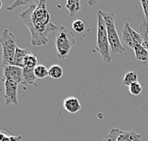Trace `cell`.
Returning a JSON list of instances; mask_svg holds the SVG:
<instances>
[{
  "label": "cell",
  "instance_id": "obj_1",
  "mask_svg": "<svg viewBox=\"0 0 148 141\" xmlns=\"http://www.w3.org/2000/svg\"><path fill=\"white\" fill-rule=\"evenodd\" d=\"M20 18L29 30L31 44L35 46L46 45L49 34L58 30L56 25L50 21V14L44 0H39L38 3L28 7L20 14Z\"/></svg>",
  "mask_w": 148,
  "mask_h": 141
},
{
  "label": "cell",
  "instance_id": "obj_2",
  "mask_svg": "<svg viewBox=\"0 0 148 141\" xmlns=\"http://www.w3.org/2000/svg\"><path fill=\"white\" fill-rule=\"evenodd\" d=\"M96 48L95 51L98 52L104 63L110 64L112 59H111L110 55V45L109 41V37H108V32L105 21L103 19L102 15L97 12V34H96Z\"/></svg>",
  "mask_w": 148,
  "mask_h": 141
},
{
  "label": "cell",
  "instance_id": "obj_3",
  "mask_svg": "<svg viewBox=\"0 0 148 141\" xmlns=\"http://www.w3.org/2000/svg\"><path fill=\"white\" fill-rule=\"evenodd\" d=\"M75 44L74 32L65 27H60L58 30L55 46L57 49V56L60 60L66 59L69 55L72 48Z\"/></svg>",
  "mask_w": 148,
  "mask_h": 141
},
{
  "label": "cell",
  "instance_id": "obj_4",
  "mask_svg": "<svg viewBox=\"0 0 148 141\" xmlns=\"http://www.w3.org/2000/svg\"><path fill=\"white\" fill-rule=\"evenodd\" d=\"M99 12L102 15L103 19L105 21L108 32V37H109L111 52L114 54H120L124 53L125 51V48L123 46L121 39L119 38V35L117 33L116 27H115V16L113 12H105L102 10H99Z\"/></svg>",
  "mask_w": 148,
  "mask_h": 141
},
{
  "label": "cell",
  "instance_id": "obj_5",
  "mask_svg": "<svg viewBox=\"0 0 148 141\" xmlns=\"http://www.w3.org/2000/svg\"><path fill=\"white\" fill-rule=\"evenodd\" d=\"M2 46V66H12L13 58L17 48L15 36L9 28H4L0 37Z\"/></svg>",
  "mask_w": 148,
  "mask_h": 141
},
{
  "label": "cell",
  "instance_id": "obj_6",
  "mask_svg": "<svg viewBox=\"0 0 148 141\" xmlns=\"http://www.w3.org/2000/svg\"><path fill=\"white\" fill-rule=\"evenodd\" d=\"M123 41L125 44L134 49L135 46L137 45H143V37L140 34V32L135 31L133 28L130 27L129 23H125L124 28H123Z\"/></svg>",
  "mask_w": 148,
  "mask_h": 141
},
{
  "label": "cell",
  "instance_id": "obj_7",
  "mask_svg": "<svg viewBox=\"0 0 148 141\" xmlns=\"http://www.w3.org/2000/svg\"><path fill=\"white\" fill-rule=\"evenodd\" d=\"M3 81H10L24 85L23 81V68L15 66H3Z\"/></svg>",
  "mask_w": 148,
  "mask_h": 141
},
{
  "label": "cell",
  "instance_id": "obj_8",
  "mask_svg": "<svg viewBox=\"0 0 148 141\" xmlns=\"http://www.w3.org/2000/svg\"><path fill=\"white\" fill-rule=\"evenodd\" d=\"M5 85V94L4 99L6 105H10V104H14V105L18 106L19 102H18V84L10 81L4 82Z\"/></svg>",
  "mask_w": 148,
  "mask_h": 141
},
{
  "label": "cell",
  "instance_id": "obj_9",
  "mask_svg": "<svg viewBox=\"0 0 148 141\" xmlns=\"http://www.w3.org/2000/svg\"><path fill=\"white\" fill-rule=\"evenodd\" d=\"M63 108L64 110L67 111L70 114H75L81 110V103L78 100L77 97H70L63 102Z\"/></svg>",
  "mask_w": 148,
  "mask_h": 141
},
{
  "label": "cell",
  "instance_id": "obj_10",
  "mask_svg": "<svg viewBox=\"0 0 148 141\" xmlns=\"http://www.w3.org/2000/svg\"><path fill=\"white\" fill-rule=\"evenodd\" d=\"M31 51L27 48H20L17 46L16 51H15V55L13 58V62H12V66H19L21 68L24 67V60L27 54H29Z\"/></svg>",
  "mask_w": 148,
  "mask_h": 141
},
{
  "label": "cell",
  "instance_id": "obj_11",
  "mask_svg": "<svg viewBox=\"0 0 148 141\" xmlns=\"http://www.w3.org/2000/svg\"><path fill=\"white\" fill-rule=\"evenodd\" d=\"M37 78L34 74V69L31 68L24 67L23 68V81L24 85H34L35 87L37 86Z\"/></svg>",
  "mask_w": 148,
  "mask_h": 141
},
{
  "label": "cell",
  "instance_id": "obj_12",
  "mask_svg": "<svg viewBox=\"0 0 148 141\" xmlns=\"http://www.w3.org/2000/svg\"><path fill=\"white\" fill-rule=\"evenodd\" d=\"M142 136L134 131L123 132L119 135L117 141H140Z\"/></svg>",
  "mask_w": 148,
  "mask_h": 141
},
{
  "label": "cell",
  "instance_id": "obj_13",
  "mask_svg": "<svg viewBox=\"0 0 148 141\" xmlns=\"http://www.w3.org/2000/svg\"><path fill=\"white\" fill-rule=\"evenodd\" d=\"M135 57L138 61H142L143 63H145L148 60V51L143 45H137L134 48Z\"/></svg>",
  "mask_w": 148,
  "mask_h": 141
},
{
  "label": "cell",
  "instance_id": "obj_14",
  "mask_svg": "<svg viewBox=\"0 0 148 141\" xmlns=\"http://www.w3.org/2000/svg\"><path fill=\"white\" fill-rule=\"evenodd\" d=\"M65 7L70 13V16H75L80 10V1L79 0H67Z\"/></svg>",
  "mask_w": 148,
  "mask_h": 141
},
{
  "label": "cell",
  "instance_id": "obj_15",
  "mask_svg": "<svg viewBox=\"0 0 148 141\" xmlns=\"http://www.w3.org/2000/svg\"><path fill=\"white\" fill-rule=\"evenodd\" d=\"M38 58L37 56L33 53H29L27 54L24 60V67H27V68H31V69H34V68L38 66ZM23 67V68H24Z\"/></svg>",
  "mask_w": 148,
  "mask_h": 141
},
{
  "label": "cell",
  "instance_id": "obj_16",
  "mask_svg": "<svg viewBox=\"0 0 148 141\" xmlns=\"http://www.w3.org/2000/svg\"><path fill=\"white\" fill-rule=\"evenodd\" d=\"M39 0H27V1H25V0H16V1H14L12 5H10L7 7V10H14L15 9L19 8V7H22V6H31L33 4H36V3H38Z\"/></svg>",
  "mask_w": 148,
  "mask_h": 141
},
{
  "label": "cell",
  "instance_id": "obj_17",
  "mask_svg": "<svg viewBox=\"0 0 148 141\" xmlns=\"http://www.w3.org/2000/svg\"><path fill=\"white\" fill-rule=\"evenodd\" d=\"M49 70V77L52 79H60L63 76V69L59 64H53L51 67L48 68Z\"/></svg>",
  "mask_w": 148,
  "mask_h": 141
},
{
  "label": "cell",
  "instance_id": "obj_18",
  "mask_svg": "<svg viewBox=\"0 0 148 141\" xmlns=\"http://www.w3.org/2000/svg\"><path fill=\"white\" fill-rule=\"evenodd\" d=\"M34 74L37 79H45L49 76V70L44 64H38L34 68Z\"/></svg>",
  "mask_w": 148,
  "mask_h": 141
},
{
  "label": "cell",
  "instance_id": "obj_19",
  "mask_svg": "<svg viewBox=\"0 0 148 141\" xmlns=\"http://www.w3.org/2000/svg\"><path fill=\"white\" fill-rule=\"evenodd\" d=\"M136 82H138V74H137L135 71L127 72V73L125 75L124 79H123V84L125 86H128V87Z\"/></svg>",
  "mask_w": 148,
  "mask_h": 141
},
{
  "label": "cell",
  "instance_id": "obj_20",
  "mask_svg": "<svg viewBox=\"0 0 148 141\" xmlns=\"http://www.w3.org/2000/svg\"><path fill=\"white\" fill-rule=\"evenodd\" d=\"M121 133H122L121 130H119L117 128H112L110 130V132L104 137V139L102 141H117L118 136Z\"/></svg>",
  "mask_w": 148,
  "mask_h": 141
},
{
  "label": "cell",
  "instance_id": "obj_21",
  "mask_svg": "<svg viewBox=\"0 0 148 141\" xmlns=\"http://www.w3.org/2000/svg\"><path fill=\"white\" fill-rule=\"evenodd\" d=\"M140 34L142 35L143 42L148 44V23L145 20L143 21L140 27Z\"/></svg>",
  "mask_w": 148,
  "mask_h": 141
},
{
  "label": "cell",
  "instance_id": "obj_22",
  "mask_svg": "<svg viewBox=\"0 0 148 141\" xmlns=\"http://www.w3.org/2000/svg\"><path fill=\"white\" fill-rule=\"evenodd\" d=\"M128 89H129L130 94L133 96H138L143 91V87H142V85H140V84L139 82H134V84H132L128 87Z\"/></svg>",
  "mask_w": 148,
  "mask_h": 141
},
{
  "label": "cell",
  "instance_id": "obj_23",
  "mask_svg": "<svg viewBox=\"0 0 148 141\" xmlns=\"http://www.w3.org/2000/svg\"><path fill=\"white\" fill-rule=\"evenodd\" d=\"M72 28H73V30L77 32V33H81L85 30V24L82 20H75L73 22L72 25Z\"/></svg>",
  "mask_w": 148,
  "mask_h": 141
},
{
  "label": "cell",
  "instance_id": "obj_24",
  "mask_svg": "<svg viewBox=\"0 0 148 141\" xmlns=\"http://www.w3.org/2000/svg\"><path fill=\"white\" fill-rule=\"evenodd\" d=\"M140 4L143 6L144 15H145V21L148 23V0H142Z\"/></svg>",
  "mask_w": 148,
  "mask_h": 141
},
{
  "label": "cell",
  "instance_id": "obj_25",
  "mask_svg": "<svg viewBox=\"0 0 148 141\" xmlns=\"http://www.w3.org/2000/svg\"><path fill=\"white\" fill-rule=\"evenodd\" d=\"M23 136L22 135H17V136H13V135H9L8 137L3 140V141H22Z\"/></svg>",
  "mask_w": 148,
  "mask_h": 141
},
{
  "label": "cell",
  "instance_id": "obj_26",
  "mask_svg": "<svg viewBox=\"0 0 148 141\" xmlns=\"http://www.w3.org/2000/svg\"><path fill=\"white\" fill-rule=\"evenodd\" d=\"M9 135H10V133L7 131H5V130H0V141H3Z\"/></svg>",
  "mask_w": 148,
  "mask_h": 141
},
{
  "label": "cell",
  "instance_id": "obj_27",
  "mask_svg": "<svg viewBox=\"0 0 148 141\" xmlns=\"http://www.w3.org/2000/svg\"><path fill=\"white\" fill-rule=\"evenodd\" d=\"M2 7H3V3H2V1L0 0V10L2 9Z\"/></svg>",
  "mask_w": 148,
  "mask_h": 141
}]
</instances>
